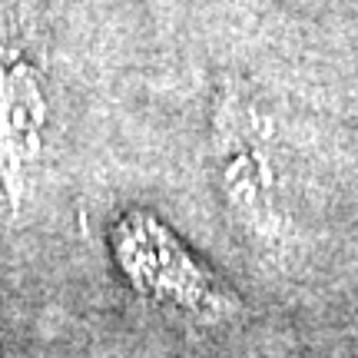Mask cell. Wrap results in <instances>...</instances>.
I'll use <instances>...</instances> for the list:
<instances>
[{
	"label": "cell",
	"instance_id": "cell-1",
	"mask_svg": "<svg viewBox=\"0 0 358 358\" xmlns=\"http://www.w3.org/2000/svg\"><path fill=\"white\" fill-rule=\"evenodd\" d=\"M43 100L30 66L0 70V169L13 199L20 196L27 166L37 159Z\"/></svg>",
	"mask_w": 358,
	"mask_h": 358
}]
</instances>
